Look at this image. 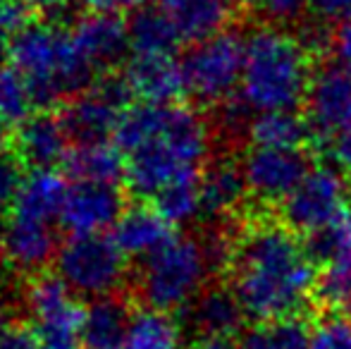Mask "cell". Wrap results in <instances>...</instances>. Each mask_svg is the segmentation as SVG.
Listing matches in <instances>:
<instances>
[{
    "instance_id": "6da1fadb",
    "label": "cell",
    "mask_w": 351,
    "mask_h": 349,
    "mask_svg": "<svg viewBox=\"0 0 351 349\" xmlns=\"http://www.w3.org/2000/svg\"><path fill=\"white\" fill-rule=\"evenodd\" d=\"M315 270L299 234L280 218L256 213L237 225L234 256L227 275L246 318L273 323L301 316L313 302Z\"/></svg>"
},
{
    "instance_id": "7a4b0ae2",
    "label": "cell",
    "mask_w": 351,
    "mask_h": 349,
    "mask_svg": "<svg viewBox=\"0 0 351 349\" xmlns=\"http://www.w3.org/2000/svg\"><path fill=\"white\" fill-rule=\"evenodd\" d=\"M213 127L194 108L177 103H141L122 115L115 144L125 156V182L134 196L148 199L167 184L204 173Z\"/></svg>"
},
{
    "instance_id": "3957f363",
    "label": "cell",
    "mask_w": 351,
    "mask_h": 349,
    "mask_svg": "<svg viewBox=\"0 0 351 349\" xmlns=\"http://www.w3.org/2000/svg\"><path fill=\"white\" fill-rule=\"evenodd\" d=\"M315 60L294 32L261 24L244 36V75L239 96L251 110H296L304 106Z\"/></svg>"
},
{
    "instance_id": "277c9868",
    "label": "cell",
    "mask_w": 351,
    "mask_h": 349,
    "mask_svg": "<svg viewBox=\"0 0 351 349\" xmlns=\"http://www.w3.org/2000/svg\"><path fill=\"white\" fill-rule=\"evenodd\" d=\"M8 62L27 80L36 106L70 101L93 84V67L58 24L29 22L8 38Z\"/></svg>"
},
{
    "instance_id": "5b68a950",
    "label": "cell",
    "mask_w": 351,
    "mask_h": 349,
    "mask_svg": "<svg viewBox=\"0 0 351 349\" xmlns=\"http://www.w3.org/2000/svg\"><path fill=\"white\" fill-rule=\"evenodd\" d=\"M208 273L201 239L175 234L165 247L141 261L136 292L146 306L172 313L186 309L199 297Z\"/></svg>"
},
{
    "instance_id": "8992f818",
    "label": "cell",
    "mask_w": 351,
    "mask_h": 349,
    "mask_svg": "<svg viewBox=\"0 0 351 349\" xmlns=\"http://www.w3.org/2000/svg\"><path fill=\"white\" fill-rule=\"evenodd\" d=\"M122 249L106 234H72L56 256L60 280L77 297H108L122 287L127 261Z\"/></svg>"
},
{
    "instance_id": "52a82bcc",
    "label": "cell",
    "mask_w": 351,
    "mask_h": 349,
    "mask_svg": "<svg viewBox=\"0 0 351 349\" xmlns=\"http://www.w3.org/2000/svg\"><path fill=\"white\" fill-rule=\"evenodd\" d=\"M186 93L206 106H220L234 96L244 75V38L234 32H220L206 41L191 43L182 58Z\"/></svg>"
},
{
    "instance_id": "ba28073f",
    "label": "cell",
    "mask_w": 351,
    "mask_h": 349,
    "mask_svg": "<svg viewBox=\"0 0 351 349\" xmlns=\"http://www.w3.org/2000/svg\"><path fill=\"white\" fill-rule=\"evenodd\" d=\"M24 306L43 349L82 347L84 309L60 275H36L24 292Z\"/></svg>"
},
{
    "instance_id": "9c48e42d",
    "label": "cell",
    "mask_w": 351,
    "mask_h": 349,
    "mask_svg": "<svg viewBox=\"0 0 351 349\" xmlns=\"http://www.w3.org/2000/svg\"><path fill=\"white\" fill-rule=\"evenodd\" d=\"M134 98L125 75H108L91 84L86 91L72 96L65 103L60 117L77 144L82 141H106L115 134L122 115L130 110Z\"/></svg>"
},
{
    "instance_id": "30bf717a",
    "label": "cell",
    "mask_w": 351,
    "mask_h": 349,
    "mask_svg": "<svg viewBox=\"0 0 351 349\" xmlns=\"http://www.w3.org/2000/svg\"><path fill=\"white\" fill-rule=\"evenodd\" d=\"M349 204V180L337 168L318 165L280 204L278 218L291 232L308 234L339 215Z\"/></svg>"
},
{
    "instance_id": "8fae6325",
    "label": "cell",
    "mask_w": 351,
    "mask_h": 349,
    "mask_svg": "<svg viewBox=\"0 0 351 349\" xmlns=\"http://www.w3.org/2000/svg\"><path fill=\"white\" fill-rule=\"evenodd\" d=\"M241 168L254 204L280 206L313 170V151L254 146L241 156Z\"/></svg>"
},
{
    "instance_id": "7c38bea8",
    "label": "cell",
    "mask_w": 351,
    "mask_h": 349,
    "mask_svg": "<svg viewBox=\"0 0 351 349\" xmlns=\"http://www.w3.org/2000/svg\"><path fill=\"white\" fill-rule=\"evenodd\" d=\"M56 223L10 213L0 223V261L14 273H38L58 256Z\"/></svg>"
},
{
    "instance_id": "4fadbf2b",
    "label": "cell",
    "mask_w": 351,
    "mask_h": 349,
    "mask_svg": "<svg viewBox=\"0 0 351 349\" xmlns=\"http://www.w3.org/2000/svg\"><path fill=\"white\" fill-rule=\"evenodd\" d=\"M306 120L313 130V149L328 136L351 127V72L332 62L315 72L306 93Z\"/></svg>"
},
{
    "instance_id": "5bb4252c",
    "label": "cell",
    "mask_w": 351,
    "mask_h": 349,
    "mask_svg": "<svg viewBox=\"0 0 351 349\" xmlns=\"http://www.w3.org/2000/svg\"><path fill=\"white\" fill-rule=\"evenodd\" d=\"M125 210L117 184L103 182H72L67 184L60 225L70 234H103L115 228Z\"/></svg>"
},
{
    "instance_id": "9a60e30c",
    "label": "cell",
    "mask_w": 351,
    "mask_h": 349,
    "mask_svg": "<svg viewBox=\"0 0 351 349\" xmlns=\"http://www.w3.org/2000/svg\"><path fill=\"white\" fill-rule=\"evenodd\" d=\"M70 132L60 115L38 110L32 112L14 132V154L17 160L32 170H53L65 163L70 154Z\"/></svg>"
},
{
    "instance_id": "2e32d148",
    "label": "cell",
    "mask_w": 351,
    "mask_h": 349,
    "mask_svg": "<svg viewBox=\"0 0 351 349\" xmlns=\"http://www.w3.org/2000/svg\"><path fill=\"white\" fill-rule=\"evenodd\" d=\"M72 38L93 70H112L130 51V27L115 12H91L74 22Z\"/></svg>"
},
{
    "instance_id": "e0dca14e",
    "label": "cell",
    "mask_w": 351,
    "mask_h": 349,
    "mask_svg": "<svg viewBox=\"0 0 351 349\" xmlns=\"http://www.w3.org/2000/svg\"><path fill=\"white\" fill-rule=\"evenodd\" d=\"M246 196H249V186H246L241 160L237 163L230 156H217L215 160L206 163L201 173L204 215L217 223L239 220Z\"/></svg>"
},
{
    "instance_id": "ac0fdd59",
    "label": "cell",
    "mask_w": 351,
    "mask_h": 349,
    "mask_svg": "<svg viewBox=\"0 0 351 349\" xmlns=\"http://www.w3.org/2000/svg\"><path fill=\"white\" fill-rule=\"evenodd\" d=\"M189 328L199 337H232L244 326L246 311L234 289L225 285H210L184 309Z\"/></svg>"
},
{
    "instance_id": "d6986e66",
    "label": "cell",
    "mask_w": 351,
    "mask_h": 349,
    "mask_svg": "<svg viewBox=\"0 0 351 349\" xmlns=\"http://www.w3.org/2000/svg\"><path fill=\"white\" fill-rule=\"evenodd\" d=\"M130 88L143 103H175L186 93L182 62L172 56H134L125 72Z\"/></svg>"
},
{
    "instance_id": "ffe728a7",
    "label": "cell",
    "mask_w": 351,
    "mask_h": 349,
    "mask_svg": "<svg viewBox=\"0 0 351 349\" xmlns=\"http://www.w3.org/2000/svg\"><path fill=\"white\" fill-rule=\"evenodd\" d=\"M175 237L172 225L148 206H130L112 228V239L130 258H148Z\"/></svg>"
},
{
    "instance_id": "44dd1931",
    "label": "cell",
    "mask_w": 351,
    "mask_h": 349,
    "mask_svg": "<svg viewBox=\"0 0 351 349\" xmlns=\"http://www.w3.org/2000/svg\"><path fill=\"white\" fill-rule=\"evenodd\" d=\"M158 5L170 14L186 43L206 41L225 32L234 8L230 0H158Z\"/></svg>"
},
{
    "instance_id": "7402d4cb",
    "label": "cell",
    "mask_w": 351,
    "mask_h": 349,
    "mask_svg": "<svg viewBox=\"0 0 351 349\" xmlns=\"http://www.w3.org/2000/svg\"><path fill=\"white\" fill-rule=\"evenodd\" d=\"M132 311L125 299L108 294L84 309L82 345L86 349H125Z\"/></svg>"
},
{
    "instance_id": "603a6c76",
    "label": "cell",
    "mask_w": 351,
    "mask_h": 349,
    "mask_svg": "<svg viewBox=\"0 0 351 349\" xmlns=\"http://www.w3.org/2000/svg\"><path fill=\"white\" fill-rule=\"evenodd\" d=\"M65 194L67 184L60 175H56L53 170H32L19 182L10 213L56 223V220H60Z\"/></svg>"
},
{
    "instance_id": "cb8c5ba5",
    "label": "cell",
    "mask_w": 351,
    "mask_h": 349,
    "mask_svg": "<svg viewBox=\"0 0 351 349\" xmlns=\"http://www.w3.org/2000/svg\"><path fill=\"white\" fill-rule=\"evenodd\" d=\"M249 139L254 146L268 149H311L313 151V130L306 115L296 110H263L254 115L249 125Z\"/></svg>"
},
{
    "instance_id": "d4e9b609",
    "label": "cell",
    "mask_w": 351,
    "mask_h": 349,
    "mask_svg": "<svg viewBox=\"0 0 351 349\" xmlns=\"http://www.w3.org/2000/svg\"><path fill=\"white\" fill-rule=\"evenodd\" d=\"M62 165L74 182L117 184V180L125 177V156L117 149V144H108V141L74 144Z\"/></svg>"
},
{
    "instance_id": "484cf974",
    "label": "cell",
    "mask_w": 351,
    "mask_h": 349,
    "mask_svg": "<svg viewBox=\"0 0 351 349\" xmlns=\"http://www.w3.org/2000/svg\"><path fill=\"white\" fill-rule=\"evenodd\" d=\"M130 27V51L134 56H172L182 43L170 14L156 5V8H141L132 14L127 22Z\"/></svg>"
},
{
    "instance_id": "4316f807",
    "label": "cell",
    "mask_w": 351,
    "mask_h": 349,
    "mask_svg": "<svg viewBox=\"0 0 351 349\" xmlns=\"http://www.w3.org/2000/svg\"><path fill=\"white\" fill-rule=\"evenodd\" d=\"M304 249L315 268H351V208L306 234Z\"/></svg>"
},
{
    "instance_id": "83f0119b",
    "label": "cell",
    "mask_w": 351,
    "mask_h": 349,
    "mask_svg": "<svg viewBox=\"0 0 351 349\" xmlns=\"http://www.w3.org/2000/svg\"><path fill=\"white\" fill-rule=\"evenodd\" d=\"M125 349H182V330L167 311L146 306L132 313Z\"/></svg>"
},
{
    "instance_id": "f1b7e54d",
    "label": "cell",
    "mask_w": 351,
    "mask_h": 349,
    "mask_svg": "<svg viewBox=\"0 0 351 349\" xmlns=\"http://www.w3.org/2000/svg\"><path fill=\"white\" fill-rule=\"evenodd\" d=\"M153 208L175 228V225L194 223L204 215V201H201V175L184 177L153 196Z\"/></svg>"
},
{
    "instance_id": "f546056e",
    "label": "cell",
    "mask_w": 351,
    "mask_h": 349,
    "mask_svg": "<svg viewBox=\"0 0 351 349\" xmlns=\"http://www.w3.org/2000/svg\"><path fill=\"white\" fill-rule=\"evenodd\" d=\"M311 330L301 316L282 318L273 323H258L246 330L241 349H308Z\"/></svg>"
},
{
    "instance_id": "4dcf8cb0",
    "label": "cell",
    "mask_w": 351,
    "mask_h": 349,
    "mask_svg": "<svg viewBox=\"0 0 351 349\" xmlns=\"http://www.w3.org/2000/svg\"><path fill=\"white\" fill-rule=\"evenodd\" d=\"M34 108H36V98L27 80L12 65H0V117L5 122L19 125L32 115Z\"/></svg>"
},
{
    "instance_id": "1f68e13d",
    "label": "cell",
    "mask_w": 351,
    "mask_h": 349,
    "mask_svg": "<svg viewBox=\"0 0 351 349\" xmlns=\"http://www.w3.org/2000/svg\"><path fill=\"white\" fill-rule=\"evenodd\" d=\"M313 302L351 318V268H325L315 282Z\"/></svg>"
},
{
    "instance_id": "d6a6232c",
    "label": "cell",
    "mask_w": 351,
    "mask_h": 349,
    "mask_svg": "<svg viewBox=\"0 0 351 349\" xmlns=\"http://www.w3.org/2000/svg\"><path fill=\"white\" fill-rule=\"evenodd\" d=\"M308 349H351V318L328 313L311 328Z\"/></svg>"
},
{
    "instance_id": "836d02e7",
    "label": "cell",
    "mask_w": 351,
    "mask_h": 349,
    "mask_svg": "<svg viewBox=\"0 0 351 349\" xmlns=\"http://www.w3.org/2000/svg\"><path fill=\"white\" fill-rule=\"evenodd\" d=\"M315 149L323 151V154L335 163V168L347 177V180H351V127L349 130L337 132V134H332V136H328V139H323L320 144H315Z\"/></svg>"
},
{
    "instance_id": "e575fe53",
    "label": "cell",
    "mask_w": 351,
    "mask_h": 349,
    "mask_svg": "<svg viewBox=\"0 0 351 349\" xmlns=\"http://www.w3.org/2000/svg\"><path fill=\"white\" fill-rule=\"evenodd\" d=\"M19 182H22V177H19V160L0 154V215L12 208Z\"/></svg>"
},
{
    "instance_id": "d590c367",
    "label": "cell",
    "mask_w": 351,
    "mask_h": 349,
    "mask_svg": "<svg viewBox=\"0 0 351 349\" xmlns=\"http://www.w3.org/2000/svg\"><path fill=\"white\" fill-rule=\"evenodd\" d=\"M29 0H0V34L19 32L29 24Z\"/></svg>"
},
{
    "instance_id": "8d00e7d4",
    "label": "cell",
    "mask_w": 351,
    "mask_h": 349,
    "mask_svg": "<svg viewBox=\"0 0 351 349\" xmlns=\"http://www.w3.org/2000/svg\"><path fill=\"white\" fill-rule=\"evenodd\" d=\"M311 17L328 24H342L351 19V0H308Z\"/></svg>"
},
{
    "instance_id": "74e56055",
    "label": "cell",
    "mask_w": 351,
    "mask_h": 349,
    "mask_svg": "<svg viewBox=\"0 0 351 349\" xmlns=\"http://www.w3.org/2000/svg\"><path fill=\"white\" fill-rule=\"evenodd\" d=\"M304 8H308V0H261V10L270 22H294Z\"/></svg>"
},
{
    "instance_id": "f35d334b",
    "label": "cell",
    "mask_w": 351,
    "mask_h": 349,
    "mask_svg": "<svg viewBox=\"0 0 351 349\" xmlns=\"http://www.w3.org/2000/svg\"><path fill=\"white\" fill-rule=\"evenodd\" d=\"M0 349H43L36 330L27 326H10L0 335Z\"/></svg>"
},
{
    "instance_id": "ab89813d",
    "label": "cell",
    "mask_w": 351,
    "mask_h": 349,
    "mask_svg": "<svg viewBox=\"0 0 351 349\" xmlns=\"http://www.w3.org/2000/svg\"><path fill=\"white\" fill-rule=\"evenodd\" d=\"M332 56H335V62H337V65H342L344 70L351 72V19L335 27Z\"/></svg>"
},
{
    "instance_id": "60d3db41",
    "label": "cell",
    "mask_w": 351,
    "mask_h": 349,
    "mask_svg": "<svg viewBox=\"0 0 351 349\" xmlns=\"http://www.w3.org/2000/svg\"><path fill=\"white\" fill-rule=\"evenodd\" d=\"M84 8L91 12H136V10L146 8L148 0H79Z\"/></svg>"
},
{
    "instance_id": "b9f144b4",
    "label": "cell",
    "mask_w": 351,
    "mask_h": 349,
    "mask_svg": "<svg viewBox=\"0 0 351 349\" xmlns=\"http://www.w3.org/2000/svg\"><path fill=\"white\" fill-rule=\"evenodd\" d=\"M194 349H241L232 337H199Z\"/></svg>"
},
{
    "instance_id": "7bdbcfd3",
    "label": "cell",
    "mask_w": 351,
    "mask_h": 349,
    "mask_svg": "<svg viewBox=\"0 0 351 349\" xmlns=\"http://www.w3.org/2000/svg\"><path fill=\"white\" fill-rule=\"evenodd\" d=\"M29 5L38 12H60L70 5V0H29Z\"/></svg>"
},
{
    "instance_id": "ee69618b",
    "label": "cell",
    "mask_w": 351,
    "mask_h": 349,
    "mask_svg": "<svg viewBox=\"0 0 351 349\" xmlns=\"http://www.w3.org/2000/svg\"><path fill=\"white\" fill-rule=\"evenodd\" d=\"M10 328V304H8V297L3 294L0 289V335Z\"/></svg>"
},
{
    "instance_id": "f6af8a7d",
    "label": "cell",
    "mask_w": 351,
    "mask_h": 349,
    "mask_svg": "<svg viewBox=\"0 0 351 349\" xmlns=\"http://www.w3.org/2000/svg\"><path fill=\"white\" fill-rule=\"evenodd\" d=\"M234 8L239 10H251V8H261V0H230Z\"/></svg>"
},
{
    "instance_id": "bcb514c9",
    "label": "cell",
    "mask_w": 351,
    "mask_h": 349,
    "mask_svg": "<svg viewBox=\"0 0 351 349\" xmlns=\"http://www.w3.org/2000/svg\"><path fill=\"white\" fill-rule=\"evenodd\" d=\"M5 141H8V122L0 117V154H3V149H5Z\"/></svg>"
}]
</instances>
